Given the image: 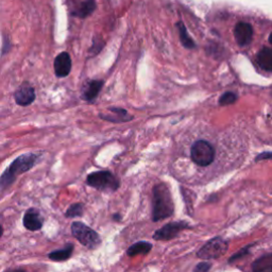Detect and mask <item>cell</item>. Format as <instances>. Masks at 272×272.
<instances>
[{
	"label": "cell",
	"instance_id": "cell-18",
	"mask_svg": "<svg viewBox=\"0 0 272 272\" xmlns=\"http://www.w3.org/2000/svg\"><path fill=\"white\" fill-rule=\"evenodd\" d=\"M96 9V2L95 0H85L84 3H82V5L77 9L76 11V15H78L79 17H87L89 15H91L94 10Z\"/></svg>",
	"mask_w": 272,
	"mask_h": 272
},
{
	"label": "cell",
	"instance_id": "cell-13",
	"mask_svg": "<svg viewBox=\"0 0 272 272\" xmlns=\"http://www.w3.org/2000/svg\"><path fill=\"white\" fill-rule=\"evenodd\" d=\"M257 63L264 71L272 73V49L264 47L257 53Z\"/></svg>",
	"mask_w": 272,
	"mask_h": 272
},
{
	"label": "cell",
	"instance_id": "cell-19",
	"mask_svg": "<svg viewBox=\"0 0 272 272\" xmlns=\"http://www.w3.org/2000/svg\"><path fill=\"white\" fill-rule=\"evenodd\" d=\"M83 206L81 203H74L72 206L67 209L65 216L67 218H75V217H80L83 215Z\"/></svg>",
	"mask_w": 272,
	"mask_h": 272
},
{
	"label": "cell",
	"instance_id": "cell-3",
	"mask_svg": "<svg viewBox=\"0 0 272 272\" xmlns=\"http://www.w3.org/2000/svg\"><path fill=\"white\" fill-rule=\"evenodd\" d=\"M87 185L102 191H115L120 186V181L110 171H96L87 176Z\"/></svg>",
	"mask_w": 272,
	"mask_h": 272
},
{
	"label": "cell",
	"instance_id": "cell-14",
	"mask_svg": "<svg viewBox=\"0 0 272 272\" xmlns=\"http://www.w3.org/2000/svg\"><path fill=\"white\" fill-rule=\"evenodd\" d=\"M252 272H272V253L260 256L252 264Z\"/></svg>",
	"mask_w": 272,
	"mask_h": 272
},
{
	"label": "cell",
	"instance_id": "cell-25",
	"mask_svg": "<svg viewBox=\"0 0 272 272\" xmlns=\"http://www.w3.org/2000/svg\"><path fill=\"white\" fill-rule=\"evenodd\" d=\"M113 218L116 220V221H119L121 219V216L119 215V214H116V215L113 216Z\"/></svg>",
	"mask_w": 272,
	"mask_h": 272
},
{
	"label": "cell",
	"instance_id": "cell-22",
	"mask_svg": "<svg viewBox=\"0 0 272 272\" xmlns=\"http://www.w3.org/2000/svg\"><path fill=\"white\" fill-rule=\"evenodd\" d=\"M212 265L210 263H207V261H202V263H199L196 268L193 269V272H209L211 269Z\"/></svg>",
	"mask_w": 272,
	"mask_h": 272
},
{
	"label": "cell",
	"instance_id": "cell-16",
	"mask_svg": "<svg viewBox=\"0 0 272 272\" xmlns=\"http://www.w3.org/2000/svg\"><path fill=\"white\" fill-rule=\"evenodd\" d=\"M73 251H74L73 244L66 245L64 249L56 250V251H53V252H51V253H49V258L53 261H64L72 256Z\"/></svg>",
	"mask_w": 272,
	"mask_h": 272
},
{
	"label": "cell",
	"instance_id": "cell-11",
	"mask_svg": "<svg viewBox=\"0 0 272 272\" xmlns=\"http://www.w3.org/2000/svg\"><path fill=\"white\" fill-rule=\"evenodd\" d=\"M14 98H15V101L18 105L27 106L34 101L35 91L31 86L24 85L22 87H19V89L16 91V93L14 95Z\"/></svg>",
	"mask_w": 272,
	"mask_h": 272
},
{
	"label": "cell",
	"instance_id": "cell-1",
	"mask_svg": "<svg viewBox=\"0 0 272 272\" xmlns=\"http://www.w3.org/2000/svg\"><path fill=\"white\" fill-rule=\"evenodd\" d=\"M174 203L171 192L165 183H160L153 187L152 220L160 221L173 215Z\"/></svg>",
	"mask_w": 272,
	"mask_h": 272
},
{
	"label": "cell",
	"instance_id": "cell-23",
	"mask_svg": "<svg viewBox=\"0 0 272 272\" xmlns=\"http://www.w3.org/2000/svg\"><path fill=\"white\" fill-rule=\"evenodd\" d=\"M261 160H272V152H264L259 154L256 158V161H261Z\"/></svg>",
	"mask_w": 272,
	"mask_h": 272
},
{
	"label": "cell",
	"instance_id": "cell-2",
	"mask_svg": "<svg viewBox=\"0 0 272 272\" xmlns=\"http://www.w3.org/2000/svg\"><path fill=\"white\" fill-rule=\"evenodd\" d=\"M38 157L34 153H27L18 157L2 176V188L9 187L15 181L16 177L28 170H30L37 161Z\"/></svg>",
	"mask_w": 272,
	"mask_h": 272
},
{
	"label": "cell",
	"instance_id": "cell-21",
	"mask_svg": "<svg viewBox=\"0 0 272 272\" xmlns=\"http://www.w3.org/2000/svg\"><path fill=\"white\" fill-rule=\"evenodd\" d=\"M250 247H251V246H247V247H245V248H242L241 250H239V251L237 252V253L233 254V255L229 258V263H233V261H235V260H237V259H239V258H241V257L246 256L247 254H249Z\"/></svg>",
	"mask_w": 272,
	"mask_h": 272
},
{
	"label": "cell",
	"instance_id": "cell-17",
	"mask_svg": "<svg viewBox=\"0 0 272 272\" xmlns=\"http://www.w3.org/2000/svg\"><path fill=\"white\" fill-rule=\"evenodd\" d=\"M177 27H178V30H179L180 41H181L182 45L185 48H188V49H193V48L196 47V43L192 41V38L187 33L185 25H184L182 22H179L177 24Z\"/></svg>",
	"mask_w": 272,
	"mask_h": 272
},
{
	"label": "cell",
	"instance_id": "cell-26",
	"mask_svg": "<svg viewBox=\"0 0 272 272\" xmlns=\"http://www.w3.org/2000/svg\"><path fill=\"white\" fill-rule=\"evenodd\" d=\"M269 42H270V44L272 45V32H271V34H270V36H269Z\"/></svg>",
	"mask_w": 272,
	"mask_h": 272
},
{
	"label": "cell",
	"instance_id": "cell-24",
	"mask_svg": "<svg viewBox=\"0 0 272 272\" xmlns=\"http://www.w3.org/2000/svg\"><path fill=\"white\" fill-rule=\"evenodd\" d=\"M5 272H26L22 269H9V270H6Z\"/></svg>",
	"mask_w": 272,
	"mask_h": 272
},
{
	"label": "cell",
	"instance_id": "cell-20",
	"mask_svg": "<svg viewBox=\"0 0 272 272\" xmlns=\"http://www.w3.org/2000/svg\"><path fill=\"white\" fill-rule=\"evenodd\" d=\"M236 100H237V95L235 93L228 92L220 97L219 104L220 105H230V104H233L234 102H236Z\"/></svg>",
	"mask_w": 272,
	"mask_h": 272
},
{
	"label": "cell",
	"instance_id": "cell-15",
	"mask_svg": "<svg viewBox=\"0 0 272 272\" xmlns=\"http://www.w3.org/2000/svg\"><path fill=\"white\" fill-rule=\"evenodd\" d=\"M152 249V245L148 241H139L136 244H133L128 250L127 254L131 257L136 255H147Z\"/></svg>",
	"mask_w": 272,
	"mask_h": 272
},
{
	"label": "cell",
	"instance_id": "cell-5",
	"mask_svg": "<svg viewBox=\"0 0 272 272\" xmlns=\"http://www.w3.org/2000/svg\"><path fill=\"white\" fill-rule=\"evenodd\" d=\"M190 157L192 162L197 164L198 166L207 167L215 159V149L209 142L200 140L192 145Z\"/></svg>",
	"mask_w": 272,
	"mask_h": 272
},
{
	"label": "cell",
	"instance_id": "cell-9",
	"mask_svg": "<svg viewBox=\"0 0 272 272\" xmlns=\"http://www.w3.org/2000/svg\"><path fill=\"white\" fill-rule=\"evenodd\" d=\"M24 227L29 231H38L43 227V217L36 209L28 210L24 215Z\"/></svg>",
	"mask_w": 272,
	"mask_h": 272
},
{
	"label": "cell",
	"instance_id": "cell-10",
	"mask_svg": "<svg viewBox=\"0 0 272 272\" xmlns=\"http://www.w3.org/2000/svg\"><path fill=\"white\" fill-rule=\"evenodd\" d=\"M72 71V59L68 52H62L54 60V72L56 77L64 78Z\"/></svg>",
	"mask_w": 272,
	"mask_h": 272
},
{
	"label": "cell",
	"instance_id": "cell-12",
	"mask_svg": "<svg viewBox=\"0 0 272 272\" xmlns=\"http://www.w3.org/2000/svg\"><path fill=\"white\" fill-rule=\"evenodd\" d=\"M103 86L102 80H92L87 82L82 91V98L86 101H93L98 96L101 87Z\"/></svg>",
	"mask_w": 272,
	"mask_h": 272
},
{
	"label": "cell",
	"instance_id": "cell-4",
	"mask_svg": "<svg viewBox=\"0 0 272 272\" xmlns=\"http://www.w3.org/2000/svg\"><path fill=\"white\" fill-rule=\"evenodd\" d=\"M72 233L81 245L89 249H95L101 244L98 233L82 222L75 221L72 225Z\"/></svg>",
	"mask_w": 272,
	"mask_h": 272
},
{
	"label": "cell",
	"instance_id": "cell-6",
	"mask_svg": "<svg viewBox=\"0 0 272 272\" xmlns=\"http://www.w3.org/2000/svg\"><path fill=\"white\" fill-rule=\"evenodd\" d=\"M228 251V241L221 237L209 240L198 252L197 256L202 259H216L226 254Z\"/></svg>",
	"mask_w": 272,
	"mask_h": 272
},
{
	"label": "cell",
	"instance_id": "cell-7",
	"mask_svg": "<svg viewBox=\"0 0 272 272\" xmlns=\"http://www.w3.org/2000/svg\"><path fill=\"white\" fill-rule=\"evenodd\" d=\"M189 226L186 221H174L165 225L163 228L155 231L153 234V238L155 240H169L176 237L179 233L183 230L187 229Z\"/></svg>",
	"mask_w": 272,
	"mask_h": 272
},
{
	"label": "cell",
	"instance_id": "cell-8",
	"mask_svg": "<svg viewBox=\"0 0 272 272\" xmlns=\"http://www.w3.org/2000/svg\"><path fill=\"white\" fill-rule=\"evenodd\" d=\"M234 36L240 47H246L253 38V28L248 23L240 22L234 28Z\"/></svg>",
	"mask_w": 272,
	"mask_h": 272
}]
</instances>
